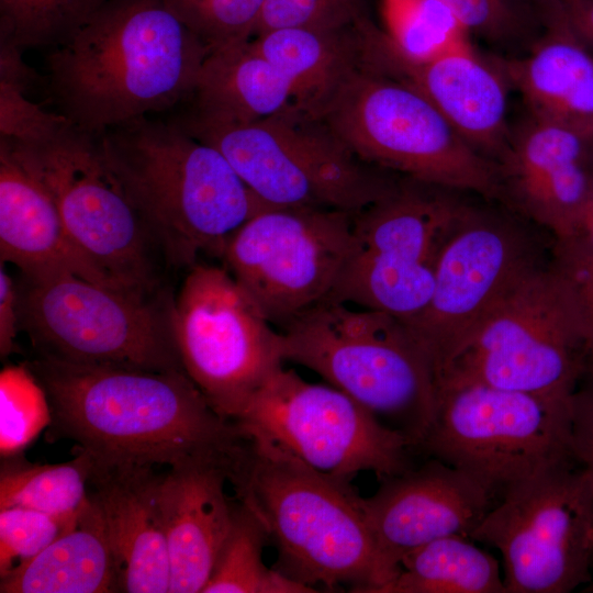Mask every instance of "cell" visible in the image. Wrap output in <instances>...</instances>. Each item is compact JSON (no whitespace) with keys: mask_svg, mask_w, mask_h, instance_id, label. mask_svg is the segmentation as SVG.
Here are the masks:
<instances>
[{"mask_svg":"<svg viewBox=\"0 0 593 593\" xmlns=\"http://www.w3.org/2000/svg\"><path fill=\"white\" fill-rule=\"evenodd\" d=\"M51 409L49 433L75 441L99 468L206 461L238 473L248 438L182 370L25 361Z\"/></svg>","mask_w":593,"mask_h":593,"instance_id":"obj_1","label":"cell"},{"mask_svg":"<svg viewBox=\"0 0 593 593\" xmlns=\"http://www.w3.org/2000/svg\"><path fill=\"white\" fill-rule=\"evenodd\" d=\"M208 54L164 0H108L53 47L49 89L58 113L101 133L190 100Z\"/></svg>","mask_w":593,"mask_h":593,"instance_id":"obj_2","label":"cell"},{"mask_svg":"<svg viewBox=\"0 0 593 593\" xmlns=\"http://www.w3.org/2000/svg\"><path fill=\"white\" fill-rule=\"evenodd\" d=\"M100 134L104 156L172 269L221 260L233 235L272 208L213 146L175 120L142 116Z\"/></svg>","mask_w":593,"mask_h":593,"instance_id":"obj_3","label":"cell"},{"mask_svg":"<svg viewBox=\"0 0 593 593\" xmlns=\"http://www.w3.org/2000/svg\"><path fill=\"white\" fill-rule=\"evenodd\" d=\"M232 484L276 546V570L310 586L371 593L377 552L361 496L268 440L248 437Z\"/></svg>","mask_w":593,"mask_h":593,"instance_id":"obj_4","label":"cell"},{"mask_svg":"<svg viewBox=\"0 0 593 593\" xmlns=\"http://www.w3.org/2000/svg\"><path fill=\"white\" fill-rule=\"evenodd\" d=\"M278 331L283 361L314 371L418 448L433 418L436 379L403 321L326 299Z\"/></svg>","mask_w":593,"mask_h":593,"instance_id":"obj_5","label":"cell"},{"mask_svg":"<svg viewBox=\"0 0 593 593\" xmlns=\"http://www.w3.org/2000/svg\"><path fill=\"white\" fill-rule=\"evenodd\" d=\"M175 120L216 148L272 208L356 213L388 194L399 180L356 156L322 118L298 108L254 122L220 121L191 111Z\"/></svg>","mask_w":593,"mask_h":593,"instance_id":"obj_6","label":"cell"},{"mask_svg":"<svg viewBox=\"0 0 593 593\" xmlns=\"http://www.w3.org/2000/svg\"><path fill=\"white\" fill-rule=\"evenodd\" d=\"M592 365L572 295L550 262L523 278L479 323L436 384L484 383L569 410Z\"/></svg>","mask_w":593,"mask_h":593,"instance_id":"obj_7","label":"cell"},{"mask_svg":"<svg viewBox=\"0 0 593 593\" xmlns=\"http://www.w3.org/2000/svg\"><path fill=\"white\" fill-rule=\"evenodd\" d=\"M320 118L371 166L496 199V164L472 148L418 89L369 63L343 83Z\"/></svg>","mask_w":593,"mask_h":593,"instance_id":"obj_8","label":"cell"},{"mask_svg":"<svg viewBox=\"0 0 593 593\" xmlns=\"http://www.w3.org/2000/svg\"><path fill=\"white\" fill-rule=\"evenodd\" d=\"M9 139L51 192L74 243L113 286L145 294L168 291L171 267L109 165L99 133L71 122L41 142Z\"/></svg>","mask_w":593,"mask_h":593,"instance_id":"obj_9","label":"cell"},{"mask_svg":"<svg viewBox=\"0 0 593 593\" xmlns=\"http://www.w3.org/2000/svg\"><path fill=\"white\" fill-rule=\"evenodd\" d=\"M16 288L20 332L37 357L184 371L172 333L169 291L145 294L72 275L43 280L20 276Z\"/></svg>","mask_w":593,"mask_h":593,"instance_id":"obj_10","label":"cell"},{"mask_svg":"<svg viewBox=\"0 0 593 593\" xmlns=\"http://www.w3.org/2000/svg\"><path fill=\"white\" fill-rule=\"evenodd\" d=\"M418 450L472 477L493 497L567 457L569 410L478 382L436 384Z\"/></svg>","mask_w":593,"mask_h":593,"instance_id":"obj_11","label":"cell"},{"mask_svg":"<svg viewBox=\"0 0 593 593\" xmlns=\"http://www.w3.org/2000/svg\"><path fill=\"white\" fill-rule=\"evenodd\" d=\"M470 538L497 549L505 593H568L593 558V470L567 457L507 489Z\"/></svg>","mask_w":593,"mask_h":593,"instance_id":"obj_12","label":"cell"},{"mask_svg":"<svg viewBox=\"0 0 593 593\" xmlns=\"http://www.w3.org/2000/svg\"><path fill=\"white\" fill-rule=\"evenodd\" d=\"M454 190L403 177L356 212L350 249L329 299L404 323L427 305L441 249L463 201Z\"/></svg>","mask_w":593,"mask_h":593,"instance_id":"obj_13","label":"cell"},{"mask_svg":"<svg viewBox=\"0 0 593 593\" xmlns=\"http://www.w3.org/2000/svg\"><path fill=\"white\" fill-rule=\"evenodd\" d=\"M171 325L183 370L224 418L237 421L283 363L278 328L223 265L187 269Z\"/></svg>","mask_w":593,"mask_h":593,"instance_id":"obj_14","label":"cell"},{"mask_svg":"<svg viewBox=\"0 0 593 593\" xmlns=\"http://www.w3.org/2000/svg\"><path fill=\"white\" fill-rule=\"evenodd\" d=\"M329 477L350 482L361 471L381 480L411 465L413 445L339 389L278 368L235 421Z\"/></svg>","mask_w":593,"mask_h":593,"instance_id":"obj_15","label":"cell"},{"mask_svg":"<svg viewBox=\"0 0 593 593\" xmlns=\"http://www.w3.org/2000/svg\"><path fill=\"white\" fill-rule=\"evenodd\" d=\"M542 264L537 242L516 219L463 203L441 249L430 299L405 323L435 379L479 323Z\"/></svg>","mask_w":593,"mask_h":593,"instance_id":"obj_16","label":"cell"},{"mask_svg":"<svg viewBox=\"0 0 593 593\" xmlns=\"http://www.w3.org/2000/svg\"><path fill=\"white\" fill-rule=\"evenodd\" d=\"M354 214L269 208L233 235L222 265L280 328L331 298L349 254Z\"/></svg>","mask_w":593,"mask_h":593,"instance_id":"obj_17","label":"cell"},{"mask_svg":"<svg viewBox=\"0 0 593 593\" xmlns=\"http://www.w3.org/2000/svg\"><path fill=\"white\" fill-rule=\"evenodd\" d=\"M492 495L466 472L433 457L381 479L361 497L377 552V585L390 582L410 551L435 539L470 537L494 505Z\"/></svg>","mask_w":593,"mask_h":593,"instance_id":"obj_18","label":"cell"},{"mask_svg":"<svg viewBox=\"0 0 593 593\" xmlns=\"http://www.w3.org/2000/svg\"><path fill=\"white\" fill-rule=\"evenodd\" d=\"M593 139L579 130L529 114L511 131L495 161L496 199L555 240L570 238L593 177Z\"/></svg>","mask_w":593,"mask_h":593,"instance_id":"obj_19","label":"cell"},{"mask_svg":"<svg viewBox=\"0 0 593 593\" xmlns=\"http://www.w3.org/2000/svg\"><path fill=\"white\" fill-rule=\"evenodd\" d=\"M0 259L27 279L72 275L119 289L74 243L51 192L4 136H0Z\"/></svg>","mask_w":593,"mask_h":593,"instance_id":"obj_20","label":"cell"},{"mask_svg":"<svg viewBox=\"0 0 593 593\" xmlns=\"http://www.w3.org/2000/svg\"><path fill=\"white\" fill-rule=\"evenodd\" d=\"M228 472L206 461L170 467L158 482L168 545L169 593H202L233 530L239 506L226 494Z\"/></svg>","mask_w":593,"mask_h":593,"instance_id":"obj_21","label":"cell"},{"mask_svg":"<svg viewBox=\"0 0 593 593\" xmlns=\"http://www.w3.org/2000/svg\"><path fill=\"white\" fill-rule=\"evenodd\" d=\"M379 67L425 94L478 153L499 159L511 133L510 83L494 56H482L470 42L424 64L381 58Z\"/></svg>","mask_w":593,"mask_h":593,"instance_id":"obj_22","label":"cell"},{"mask_svg":"<svg viewBox=\"0 0 593 593\" xmlns=\"http://www.w3.org/2000/svg\"><path fill=\"white\" fill-rule=\"evenodd\" d=\"M159 479L153 467L91 468L90 496L103 516L122 592H169L170 566L158 501Z\"/></svg>","mask_w":593,"mask_h":593,"instance_id":"obj_23","label":"cell"},{"mask_svg":"<svg viewBox=\"0 0 593 593\" xmlns=\"http://www.w3.org/2000/svg\"><path fill=\"white\" fill-rule=\"evenodd\" d=\"M532 115L570 125L593 139V51L550 0L540 37L522 56H494Z\"/></svg>","mask_w":593,"mask_h":593,"instance_id":"obj_24","label":"cell"},{"mask_svg":"<svg viewBox=\"0 0 593 593\" xmlns=\"http://www.w3.org/2000/svg\"><path fill=\"white\" fill-rule=\"evenodd\" d=\"M378 29L367 19L343 29L288 27L250 41L294 88L299 108L320 116L343 83L368 61Z\"/></svg>","mask_w":593,"mask_h":593,"instance_id":"obj_25","label":"cell"},{"mask_svg":"<svg viewBox=\"0 0 593 593\" xmlns=\"http://www.w3.org/2000/svg\"><path fill=\"white\" fill-rule=\"evenodd\" d=\"M1 593L122 592L118 564L98 504L29 562L1 577Z\"/></svg>","mask_w":593,"mask_h":593,"instance_id":"obj_26","label":"cell"},{"mask_svg":"<svg viewBox=\"0 0 593 593\" xmlns=\"http://www.w3.org/2000/svg\"><path fill=\"white\" fill-rule=\"evenodd\" d=\"M191 112L231 122H254L299 108L291 82L248 42L210 52L203 61Z\"/></svg>","mask_w":593,"mask_h":593,"instance_id":"obj_27","label":"cell"},{"mask_svg":"<svg viewBox=\"0 0 593 593\" xmlns=\"http://www.w3.org/2000/svg\"><path fill=\"white\" fill-rule=\"evenodd\" d=\"M377 593H505V584L495 557L472 538L451 535L405 555Z\"/></svg>","mask_w":593,"mask_h":593,"instance_id":"obj_28","label":"cell"},{"mask_svg":"<svg viewBox=\"0 0 593 593\" xmlns=\"http://www.w3.org/2000/svg\"><path fill=\"white\" fill-rule=\"evenodd\" d=\"M61 463H22L3 467L0 475V508L20 506L55 518L63 533L77 526L90 502L92 461L85 451Z\"/></svg>","mask_w":593,"mask_h":593,"instance_id":"obj_29","label":"cell"},{"mask_svg":"<svg viewBox=\"0 0 593 593\" xmlns=\"http://www.w3.org/2000/svg\"><path fill=\"white\" fill-rule=\"evenodd\" d=\"M383 22L377 53L403 64L436 59L470 43V34L443 0H380Z\"/></svg>","mask_w":593,"mask_h":593,"instance_id":"obj_30","label":"cell"},{"mask_svg":"<svg viewBox=\"0 0 593 593\" xmlns=\"http://www.w3.org/2000/svg\"><path fill=\"white\" fill-rule=\"evenodd\" d=\"M267 534L243 504L233 530L202 593H312L315 588L268 568L262 560Z\"/></svg>","mask_w":593,"mask_h":593,"instance_id":"obj_31","label":"cell"},{"mask_svg":"<svg viewBox=\"0 0 593 593\" xmlns=\"http://www.w3.org/2000/svg\"><path fill=\"white\" fill-rule=\"evenodd\" d=\"M108 0H0V44L55 47Z\"/></svg>","mask_w":593,"mask_h":593,"instance_id":"obj_32","label":"cell"},{"mask_svg":"<svg viewBox=\"0 0 593 593\" xmlns=\"http://www.w3.org/2000/svg\"><path fill=\"white\" fill-rule=\"evenodd\" d=\"M470 35L526 52L546 29L550 0H443Z\"/></svg>","mask_w":593,"mask_h":593,"instance_id":"obj_33","label":"cell"},{"mask_svg":"<svg viewBox=\"0 0 593 593\" xmlns=\"http://www.w3.org/2000/svg\"><path fill=\"white\" fill-rule=\"evenodd\" d=\"M22 52L0 44V136L35 143L53 136L71 121L27 98L35 74L23 60Z\"/></svg>","mask_w":593,"mask_h":593,"instance_id":"obj_34","label":"cell"},{"mask_svg":"<svg viewBox=\"0 0 593 593\" xmlns=\"http://www.w3.org/2000/svg\"><path fill=\"white\" fill-rule=\"evenodd\" d=\"M51 421L47 396L26 362L3 368L0 373L2 458L20 452Z\"/></svg>","mask_w":593,"mask_h":593,"instance_id":"obj_35","label":"cell"},{"mask_svg":"<svg viewBox=\"0 0 593 593\" xmlns=\"http://www.w3.org/2000/svg\"><path fill=\"white\" fill-rule=\"evenodd\" d=\"M210 52L251 40L267 0H164Z\"/></svg>","mask_w":593,"mask_h":593,"instance_id":"obj_36","label":"cell"},{"mask_svg":"<svg viewBox=\"0 0 593 593\" xmlns=\"http://www.w3.org/2000/svg\"><path fill=\"white\" fill-rule=\"evenodd\" d=\"M363 20L365 0H267L251 38L279 29H343Z\"/></svg>","mask_w":593,"mask_h":593,"instance_id":"obj_37","label":"cell"},{"mask_svg":"<svg viewBox=\"0 0 593 593\" xmlns=\"http://www.w3.org/2000/svg\"><path fill=\"white\" fill-rule=\"evenodd\" d=\"M60 534L63 527L49 515L20 506L0 508V577L32 560Z\"/></svg>","mask_w":593,"mask_h":593,"instance_id":"obj_38","label":"cell"},{"mask_svg":"<svg viewBox=\"0 0 593 593\" xmlns=\"http://www.w3.org/2000/svg\"><path fill=\"white\" fill-rule=\"evenodd\" d=\"M551 264L572 295L593 362V246L578 238L555 240Z\"/></svg>","mask_w":593,"mask_h":593,"instance_id":"obj_39","label":"cell"},{"mask_svg":"<svg viewBox=\"0 0 593 593\" xmlns=\"http://www.w3.org/2000/svg\"><path fill=\"white\" fill-rule=\"evenodd\" d=\"M574 392L569 407L570 446L574 458L593 470V367Z\"/></svg>","mask_w":593,"mask_h":593,"instance_id":"obj_40","label":"cell"},{"mask_svg":"<svg viewBox=\"0 0 593 593\" xmlns=\"http://www.w3.org/2000/svg\"><path fill=\"white\" fill-rule=\"evenodd\" d=\"M20 332L16 280L0 262V355L5 358L16 348Z\"/></svg>","mask_w":593,"mask_h":593,"instance_id":"obj_41","label":"cell"},{"mask_svg":"<svg viewBox=\"0 0 593 593\" xmlns=\"http://www.w3.org/2000/svg\"><path fill=\"white\" fill-rule=\"evenodd\" d=\"M559 2L569 26L593 51V0Z\"/></svg>","mask_w":593,"mask_h":593,"instance_id":"obj_42","label":"cell"},{"mask_svg":"<svg viewBox=\"0 0 593 593\" xmlns=\"http://www.w3.org/2000/svg\"><path fill=\"white\" fill-rule=\"evenodd\" d=\"M590 589H591L590 591H592V592H593V585H592V586H591Z\"/></svg>","mask_w":593,"mask_h":593,"instance_id":"obj_43","label":"cell"},{"mask_svg":"<svg viewBox=\"0 0 593 593\" xmlns=\"http://www.w3.org/2000/svg\"><path fill=\"white\" fill-rule=\"evenodd\" d=\"M559 1H563V0H559Z\"/></svg>","mask_w":593,"mask_h":593,"instance_id":"obj_44","label":"cell"}]
</instances>
